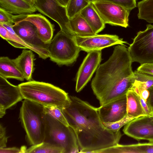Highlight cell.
Instances as JSON below:
<instances>
[{
	"label": "cell",
	"instance_id": "cell-1",
	"mask_svg": "<svg viewBox=\"0 0 153 153\" xmlns=\"http://www.w3.org/2000/svg\"><path fill=\"white\" fill-rule=\"evenodd\" d=\"M70 97V104L62 111L76 134L79 153H94L118 144L122 135L120 131L106 127L100 119L98 108L76 97Z\"/></svg>",
	"mask_w": 153,
	"mask_h": 153
},
{
	"label": "cell",
	"instance_id": "cell-2",
	"mask_svg": "<svg viewBox=\"0 0 153 153\" xmlns=\"http://www.w3.org/2000/svg\"><path fill=\"white\" fill-rule=\"evenodd\" d=\"M132 62L128 49L118 45L105 62L96 70L91 85L100 106L126 95L134 81Z\"/></svg>",
	"mask_w": 153,
	"mask_h": 153
},
{
	"label": "cell",
	"instance_id": "cell-3",
	"mask_svg": "<svg viewBox=\"0 0 153 153\" xmlns=\"http://www.w3.org/2000/svg\"><path fill=\"white\" fill-rule=\"evenodd\" d=\"M18 86L24 99L44 106H56L62 109L71 103L66 92L50 83L31 80Z\"/></svg>",
	"mask_w": 153,
	"mask_h": 153
},
{
	"label": "cell",
	"instance_id": "cell-4",
	"mask_svg": "<svg viewBox=\"0 0 153 153\" xmlns=\"http://www.w3.org/2000/svg\"><path fill=\"white\" fill-rule=\"evenodd\" d=\"M19 118L30 145L44 141L46 118L43 106L25 99L20 108Z\"/></svg>",
	"mask_w": 153,
	"mask_h": 153
},
{
	"label": "cell",
	"instance_id": "cell-5",
	"mask_svg": "<svg viewBox=\"0 0 153 153\" xmlns=\"http://www.w3.org/2000/svg\"><path fill=\"white\" fill-rule=\"evenodd\" d=\"M46 118L44 141L63 148L65 153L79 152L77 138L73 129L46 114Z\"/></svg>",
	"mask_w": 153,
	"mask_h": 153
},
{
	"label": "cell",
	"instance_id": "cell-6",
	"mask_svg": "<svg viewBox=\"0 0 153 153\" xmlns=\"http://www.w3.org/2000/svg\"><path fill=\"white\" fill-rule=\"evenodd\" d=\"M49 57L59 65H68L76 61L81 50L77 45L75 35L61 30L49 44Z\"/></svg>",
	"mask_w": 153,
	"mask_h": 153
},
{
	"label": "cell",
	"instance_id": "cell-7",
	"mask_svg": "<svg viewBox=\"0 0 153 153\" xmlns=\"http://www.w3.org/2000/svg\"><path fill=\"white\" fill-rule=\"evenodd\" d=\"M128 49L132 62L153 63V25H147L146 29L138 32Z\"/></svg>",
	"mask_w": 153,
	"mask_h": 153
},
{
	"label": "cell",
	"instance_id": "cell-8",
	"mask_svg": "<svg viewBox=\"0 0 153 153\" xmlns=\"http://www.w3.org/2000/svg\"><path fill=\"white\" fill-rule=\"evenodd\" d=\"M91 3L105 24L125 28L128 26L131 11L107 1L96 0Z\"/></svg>",
	"mask_w": 153,
	"mask_h": 153
},
{
	"label": "cell",
	"instance_id": "cell-9",
	"mask_svg": "<svg viewBox=\"0 0 153 153\" xmlns=\"http://www.w3.org/2000/svg\"><path fill=\"white\" fill-rule=\"evenodd\" d=\"M33 5L37 11L56 22L61 30L74 35L66 7L56 0H36Z\"/></svg>",
	"mask_w": 153,
	"mask_h": 153
},
{
	"label": "cell",
	"instance_id": "cell-10",
	"mask_svg": "<svg viewBox=\"0 0 153 153\" xmlns=\"http://www.w3.org/2000/svg\"><path fill=\"white\" fill-rule=\"evenodd\" d=\"M13 28L21 39L39 52L41 58L45 59L49 57V44H45L41 40L36 28L31 23L27 21H16L13 25Z\"/></svg>",
	"mask_w": 153,
	"mask_h": 153
},
{
	"label": "cell",
	"instance_id": "cell-11",
	"mask_svg": "<svg viewBox=\"0 0 153 153\" xmlns=\"http://www.w3.org/2000/svg\"><path fill=\"white\" fill-rule=\"evenodd\" d=\"M75 41L81 51L88 53L100 51L116 45H124L127 42L115 35L97 34L86 37L75 35Z\"/></svg>",
	"mask_w": 153,
	"mask_h": 153
},
{
	"label": "cell",
	"instance_id": "cell-12",
	"mask_svg": "<svg viewBox=\"0 0 153 153\" xmlns=\"http://www.w3.org/2000/svg\"><path fill=\"white\" fill-rule=\"evenodd\" d=\"M102 60L101 51L88 53L81 65L77 72L75 90L81 91L90 80L97 70Z\"/></svg>",
	"mask_w": 153,
	"mask_h": 153
},
{
	"label": "cell",
	"instance_id": "cell-13",
	"mask_svg": "<svg viewBox=\"0 0 153 153\" xmlns=\"http://www.w3.org/2000/svg\"><path fill=\"white\" fill-rule=\"evenodd\" d=\"M126 135L138 140H153V118L146 116L135 118L125 125L123 129Z\"/></svg>",
	"mask_w": 153,
	"mask_h": 153
},
{
	"label": "cell",
	"instance_id": "cell-14",
	"mask_svg": "<svg viewBox=\"0 0 153 153\" xmlns=\"http://www.w3.org/2000/svg\"><path fill=\"white\" fill-rule=\"evenodd\" d=\"M13 20L14 23L20 21H27L31 23L36 28L39 38L45 44H49L52 39L54 25L40 14L14 15Z\"/></svg>",
	"mask_w": 153,
	"mask_h": 153
},
{
	"label": "cell",
	"instance_id": "cell-15",
	"mask_svg": "<svg viewBox=\"0 0 153 153\" xmlns=\"http://www.w3.org/2000/svg\"><path fill=\"white\" fill-rule=\"evenodd\" d=\"M23 99L18 85L12 84L6 79L0 76V118L5 115L7 109Z\"/></svg>",
	"mask_w": 153,
	"mask_h": 153
},
{
	"label": "cell",
	"instance_id": "cell-16",
	"mask_svg": "<svg viewBox=\"0 0 153 153\" xmlns=\"http://www.w3.org/2000/svg\"><path fill=\"white\" fill-rule=\"evenodd\" d=\"M100 119L103 123L119 121L127 114L126 95L106 105L98 108Z\"/></svg>",
	"mask_w": 153,
	"mask_h": 153
},
{
	"label": "cell",
	"instance_id": "cell-17",
	"mask_svg": "<svg viewBox=\"0 0 153 153\" xmlns=\"http://www.w3.org/2000/svg\"><path fill=\"white\" fill-rule=\"evenodd\" d=\"M13 25L0 23L1 37L15 47L31 50L40 58V53L37 50L26 43L16 33L13 28Z\"/></svg>",
	"mask_w": 153,
	"mask_h": 153
},
{
	"label": "cell",
	"instance_id": "cell-18",
	"mask_svg": "<svg viewBox=\"0 0 153 153\" xmlns=\"http://www.w3.org/2000/svg\"><path fill=\"white\" fill-rule=\"evenodd\" d=\"M24 49L21 53L13 59L16 66L27 81L32 80V74L34 71L35 55L32 51Z\"/></svg>",
	"mask_w": 153,
	"mask_h": 153
},
{
	"label": "cell",
	"instance_id": "cell-19",
	"mask_svg": "<svg viewBox=\"0 0 153 153\" xmlns=\"http://www.w3.org/2000/svg\"><path fill=\"white\" fill-rule=\"evenodd\" d=\"M99 153H153V142L128 145L118 144L100 150Z\"/></svg>",
	"mask_w": 153,
	"mask_h": 153
},
{
	"label": "cell",
	"instance_id": "cell-20",
	"mask_svg": "<svg viewBox=\"0 0 153 153\" xmlns=\"http://www.w3.org/2000/svg\"><path fill=\"white\" fill-rule=\"evenodd\" d=\"M0 7L14 15L32 14L37 11L24 0H0Z\"/></svg>",
	"mask_w": 153,
	"mask_h": 153
},
{
	"label": "cell",
	"instance_id": "cell-21",
	"mask_svg": "<svg viewBox=\"0 0 153 153\" xmlns=\"http://www.w3.org/2000/svg\"><path fill=\"white\" fill-rule=\"evenodd\" d=\"M0 76L7 79L23 81L25 79L13 59L7 56L0 57Z\"/></svg>",
	"mask_w": 153,
	"mask_h": 153
},
{
	"label": "cell",
	"instance_id": "cell-22",
	"mask_svg": "<svg viewBox=\"0 0 153 153\" xmlns=\"http://www.w3.org/2000/svg\"><path fill=\"white\" fill-rule=\"evenodd\" d=\"M80 13L95 34H97L105 28V24L91 3Z\"/></svg>",
	"mask_w": 153,
	"mask_h": 153
},
{
	"label": "cell",
	"instance_id": "cell-23",
	"mask_svg": "<svg viewBox=\"0 0 153 153\" xmlns=\"http://www.w3.org/2000/svg\"><path fill=\"white\" fill-rule=\"evenodd\" d=\"M70 24L74 35L86 37L96 34L80 13L70 19Z\"/></svg>",
	"mask_w": 153,
	"mask_h": 153
},
{
	"label": "cell",
	"instance_id": "cell-24",
	"mask_svg": "<svg viewBox=\"0 0 153 153\" xmlns=\"http://www.w3.org/2000/svg\"><path fill=\"white\" fill-rule=\"evenodd\" d=\"M127 114L134 118L147 116L141 105L140 96L132 89L126 94Z\"/></svg>",
	"mask_w": 153,
	"mask_h": 153
},
{
	"label": "cell",
	"instance_id": "cell-25",
	"mask_svg": "<svg viewBox=\"0 0 153 153\" xmlns=\"http://www.w3.org/2000/svg\"><path fill=\"white\" fill-rule=\"evenodd\" d=\"M134 81L131 89L140 96L141 92L153 86V76L140 72H133Z\"/></svg>",
	"mask_w": 153,
	"mask_h": 153
},
{
	"label": "cell",
	"instance_id": "cell-26",
	"mask_svg": "<svg viewBox=\"0 0 153 153\" xmlns=\"http://www.w3.org/2000/svg\"><path fill=\"white\" fill-rule=\"evenodd\" d=\"M137 6L138 18L153 23V0H142L138 2Z\"/></svg>",
	"mask_w": 153,
	"mask_h": 153
},
{
	"label": "cell",
	"instance_id": "cell-27",
	"mask_svg": "<svg viewBox=\"0 0 153 153\" xmlns=\"http://www.w3.org/2000/svg\"><path fill=\"white\" fill-rule=\"evenodd\" d=\"M26 153H65L62 148L50 143L43 142L32 145L27 149Z\"/></svg>",
	"mask_w": 153,
	"mask_h": 153
},
{
	"label": "cell",
	"instance_id": "cell-28",
	"mask_svg": "<svg viewBox=\"0 0 153 153\" xmlns=\"http://www.w3.org/2000/svg\"><path fill=\"white\" fill-rule=\"evenodd\" d=\"M90 3L88 0H69L66 7L69 19L80 13Z\"/></svg>",
	"mask_w": 153,
	"mask_h": 153
},
{
	"label": "cell",
	"instance_id": "cell-29",
	"mask_svg": "<svg viewBox=\"0 0 153 153\" xmlns=\"http://www.w3.org/2000/svg\"><path fill=\"white\" fill-rule=\"evenodd\" d=\"M44 107L46 114H49L66 126H69L61 108L56 106Z\"/></svg>",
	"mask_w": 153,
	"mask_h": 153
},
{
	"label": "cell",
	"instance_id": "cell-30",
	"mask_svg": "<svg viewBox=\"0 0 153 153\" xmlns=\"http://www.w3.org/2000/svg\"><path fill=\"white\" fill-rule=\"evenodd\" d=\"M134 119L135 118L127 114L123 118L116 122L103 123L108 129L114 131H119L123 126Z\"/></svg>",
	"mask_w": 153,
	"mask_h": 153
},
{
	"label": "cell",
	"instance_id": "cell-31",
	"mask_svg": "<svg viewBox=\"0 0 153 153\" xmlns=\"http://www.w3.org/2000/svg\"><path fill=\"white\" fill-rule=\"evenodd\" d=\"M115 3L131 11L137 6L136 0H101Z\"/></svg>",
	"mask_w": 153,
	"mask_h": 153
},
{
	"label": "cell",
	"instance_id": "cell-32",
	"mask_svg": "<svg viewBox=\"0 0 153 153\" xmlns=\"http://www.w3.org/2000/svg\"><path fill=\"white\" fill-rule=\"evenodd\" d=\"M14 15L0 7V23L14 25Z\"/></svg>",
	"mask_w": 153,
	"mask_h": 153
},
{
	"label": "cell",
	"instance_id": "cell-33",
	"mask_svg": "<svg viewBox=\"0 0 153 153\" xmlns=\"http://www.w3.org/2000/svg\"><path fill=\"white\" fill-rule=\"evenodd\" d=\"M137 70L142 73L153 76V63L141 64Z\"/></svg>",
	"mask_w": 153,
	"mask_h": 153
},
{
	"label": "cell",
	"instance_id": "cell-34",
	"mask_svg": "<svg viewBox=\"0 0 153 153\" xmlns=\"http://www.w3.org/2000/svg\"><path fill=\"white\" fill-rule=\"evenodd\" d=\"M8 137L6 135V129L1 124H0V148L6 147Z\"/></svg>",
	"mask_w": 153,
	"mask_h": 153
},
{
	"label": "cell",
	"instance_id": "cell-35",
	"mask_svg": "<svg viewBox=\"0 0 153 153\" xmlns=\"http://www.w3.org/2000/svg\"><path fill=\"white\" fill-rule=\"evenodd\" d=\"M140 101L142 107L147 116H152V108L148 105L147 102L140 96Z\"/></svg>",
	"mask_w": 153,
	"mask_h": 153
},
{
	"label": "cell",
	"instance_id": "cell-36",
	"mask_svg": "<svg viewBox=\"0 0 153 153\" xmlns=\"http://www.w3.org/2000/svg\"><path fill=\"white\" fill-rule=\"evenodd\" d=\"M20 149L16 147L0 148V153H19Z\"/></svg>",
	"mask_w": 153,
	"mask_h": 153
},
{
	"label": "cell",
	"instance_id": "cell-37",
	"mask_svg": "<svg viewBox=\"0 0 153 153\" xmlns=\"http://www.w3.org/2000/svg\"><path fill=\"white\" fill-rule=\"evenodd\" d=\"M149 94L146 102L148 105L152 108H153V86L148 89Z\"/></svg>",
	"mask_w": 153,
	"mask_h": 153
},
{
	"label": "cell",
	"instance_id": "cell-38",
	"mask_svg": "<svg viewBox=\"0 0 153 153\" xmlns=\"http://www.w3.org/2000/svg\"><path fill=\"white\" fill-rule=\"evenodd\" d=\"M149 92L148 89H145L142 91L141 93L139 96L142 97L145 101L147 100L149 97Z\"/></svg>",
	"mask_w": 153,
	"mask_h": 153
},
{
	"label": "cell",
	"instance_id": "cell-39",
	"mask_svg": "<svg viewBox=\"0 0 153 153\" xmlns=\"http://www.w3.org/2000/svg\"><path fill=\"white\" fill-rule=\"evenodd\" d=\"M62 5L66 7L69 0H56Z\"/></svg>",
	"mask_w": 153,
	"mask_h": 153
},
{
	"label": "cell",
	"instance_id": "cell-40",
	"mask_svg": "<svg viewBox=\"0 0 153 153\" xmlns=\"http://www.w3.org/2000/svg\"><path fill=\"white\" fill-rule=\"evenodd\" d=\"M20 149V153H26L27 149L25 146L21 147Z\"/></svg>",
	"mask_w": 153,
	"mask_h": 153
},
{
	"label": "cell",
	"instance_id": "cell-41",
	"mask_svg": "<svg viewBox=\"0 0 153 153\" xmlns=\"http://www.w3.org/2000/svg\"><path fill=\"white\" fill-rule=\"evenodd\" d=\"M33 5H34L36 0H24Z\"/></svg>",
	"mask_w": 153,
	"mask_h": 153
},
{
	"label": "cell",
	"instance_id": "cell-42",
	"mask_svg": "<svg viewBox=\"0 0 153 153\" xmlns=\"http://www.w3.org/2000/svg\"><path fill=\"white\" fill-rule=\"evenodd\" d=\"M89 0V1L90 3H91L92 2L94 1H95L96 0Z\"/></svg>",
	"mask_w": 153,
	"mask_h": 153
},
{
	"label": "cell",
	"instance_id": "cell-43",
	"mask_svg": "<svg viewBox=\"0 0 153 153\" xmlns=\"http://www.w3.org/2000/svg\"><path fill=\"white\" fill-rule=\"evenodd\" d=\"M152 116H153V108H152Z\"/></svg>",
	"mask_w": 153,
	"mask_h": 153
},
{
	"label": "cell",
	"instance_id": "cell-44",
	"mask_svg": "<svg viewBox=\"0 0 153 153\" xmlns=\"http://www.w3.org/2000/svg\"><path fill=\"white\" fill-rule=\"evenodd\" d=\"M149 142H153V140H151L150 141H149Z\"/></svg>",
	"mask_w": 153,
	"mask_h": 153
},
{
	"label": "cell",
	"instance_id": "cell-45",
	"mask_svg": "<svg viewBox=\"0 0 153 153\" xmlns=\"http://www.w3.org/2000/svg\"><path fill=\"white\" fill-rule=\"evenodd\" d=\"M152 118H153V116H152Z\"/></svg>",
	"mask_w": 153,
	"mask_h": 153
}]
</instances>
